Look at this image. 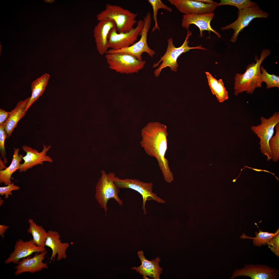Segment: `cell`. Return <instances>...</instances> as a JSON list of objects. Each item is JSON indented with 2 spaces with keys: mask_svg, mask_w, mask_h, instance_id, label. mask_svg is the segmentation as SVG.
<instances>
[{
  "mask_svg": "<svg viewBox=\"0 0 279 279\" xmlns=\"http://www.w3.org/2000/svg\"><path fill=\"white\" fill-rule=\"evenodd\" d=\"M167 135L166 125L158 122H151L142 130L141 143L146 153L157 160L165 181L171 183L174 180V175L165 157Z\"/></svg>",
  "mask_w": 279,
  "mask_h": 279,
  "instance_id": "obj_1",
  "label": "cell"
},
{
  "mask_svg": "<svg viewBox=\"0 0 279 279\" xmlns=\"http://www.w3.org/2000/svg\"><path fill=\"white\" fill-rule=\"evenodd\" d=\"M271 53L269 49H263L260 58L255 55L254 59L256 63L253 62L249 64L246 67L244 73L235 74L234 87L235 96L244 92L248 94H252L256 88L262 87V82L261 78L260 66L264 60Z\"/></svg>",
  "mask_w": 279,
  "mask_h": 279,
  "instance_id": "obj_2",
  "label": "cell"
},
{
  "mask_svg": "<svg viewBox=\"0 0 279 279\" xmlns=\"http://www.w3.org/2000/svg\"><path fill=\"white\" fill-rule=\"evenodd\" d=\"M192 35V32L188 29L184 41L181 46L178 48L174 45L173 39L171 37L167 39V45L166 50L165 54L160 58V60L156 63H154L153 65V68H156L159 66L158 68L154 71V75L158 77L162 70L164 68L168 67L170 68L171 71L176 72L177 71L178 65L177 60L179 56L182 53L189 51L192 49H199L207 50L203 47L202 45L196 47H190L189 46V39Z\"/></svg>",
  "mask_w": 279,
  "mask_h": 279,
  "instance_id": "obj_3",
  "label": "cell"
},
{
  "mask_svg": "<svg viewBox=\"0 0 279 279\" xmlns=\"http://www.w3.org/2000/svg\"><path fill=\"white\" fill-rule=\"evenodd\" d=\"M137 13L132 12L118 5L107 4L105 9L96 16L99 21L105 18L113 20L116 24L118 33L128 32L134 28V26L137 22L136 18Z\"/></svg>",
  "mask_w": 279,
  "mask_h": 279,
  "instance_id": "obj_4",
  "label": "cell"
},
{
  "mask_svg": "<svg viewBox=\"0 0 279 279\" xmlns=\"http://www.w3.org/2000/svg\"><path fill=\"white\" fill-rule=\"evenodd\" d=\"M101 176L95 187V197L105 213L108 210L107 204L111 198H113L120 205H123L122 200L119 197V189L114 182L116 177L114 172L107 173L104 170L101 171Z\"/></svg>",
  "mask_w": 279,
  "mask_h": 279,
  "instance_id": "obj_5",
  "label": "cell"
},
{
  "mask_svg": "<svg viewBox=\"0 0 279 279\" xmlns=\"http://www.w3.org/2000/svg\"><path fill=\"white\" fill-rule=\"evenodd\" d=\"M105 58L109 68L121 74L137 73L143 68L146 63L145 61L139 60L132 55L125 52L106 54Z\"/></svg>",
  "mask_w": 279,
  "mask_h": 279,
  "instance_id": "obj_6",
  "label": "cell"
},
{
  "mask_svg": "<svg viewBox=\"0 0 279 279\" xmlns=\"http://www.w3.org/2000/svg\"><path fill=\"white\" fill-rule=\"evenodd\" d=\"M260 120V124L251 126V129L260 139V149L261 153L267 156V160L269 161L272 159L269 142L273 136L276 125L279 123V113L275 112L268 118L262 116Z\"/></svg>",
  "mask_w": 279,
  "mask_h": 279,
  "instance_id": "obj_7",
  "label": "cell"
},
{
  "mask_svg": "<svg viewBox=\"0 0 279 279\" xmlns=\"http://www.w3.org/2000/svg\"><path fill=\"white\" fill-rule=\"evenodd\" d=\"M237 19L234 22L224 27L220 28L222 30L230 29L234 30V33L230 41L235 43L240 32L247 26L254 19L257 18L268 19L269 14L261 9L256 3L254 5L241 10L237 12Z\"/></svg>",
  "mask_w": 279,
  "mask_h": 279,
  "instance_id": "obj_8",
  "label": "cell"
},
{
  "mask_svg": "<svg viewBox=\"0 0 279 279\" xmlns=\"http://www.w3.org/2000/svg\"><path fill=\"white\" fill-rule=\"evenodd\" d=\"M114 182L119 189H130L137 191L141 194L143 198L142 209L145 214L147 213L145 208L147 200H154L162 204L166 203V201L152 192L153 184L152 183L145 182L136 179H122L116 176L114 179Z\"/></svg>",
  "mask_w": 279,
  "mask_h": 279,
  "instance_id": "obj_9",
  "label": "cell"
},
{
  "mask_svg": "<svg viewBox=\"0 0 279 279\" xmlns=\"http://www.w3.org/2000/svg\"><path fill=\"white\" fill-rule=\"evenodd\" d=\"M152 20L151 13L148 12L144 18V26L141 32V38L137 42L126 48L118 50L110 49L107 50L106 54L125 52L132 55L139 60H142V55L143 53L145 52L153 57L155 54V52L150 48L147 42L148 34L150 28Z\"/></svg>",
  "mask_w": 279,
  "mask_h": 279,
  "instance_id": "obj_10",
  "label": "cell"
},
{
  "mask_svg": "<svg viewBox=\"0 0 279 279\" xmlns=\"http://www.w3.org/2000/svg\"><path fill=\"white\" fill-rule=\"evenodd\" d=\"M136 27L127 32L119 33L117 27L112 28L107 36L108 48L114 50L126 48L133 45L140 35L144 24L143 20H140Z\"/></svg>",
  "mask_w": 279,
  "mask_h": 279,
  "instance_id": "obj_11",
  "label": "cell"
},
{
  "mask_svg": "<svg viewBox=\"0 0 279 279\" xmlns=\"http://www.w3.org/2000/svg\"><path fill=\"white\" fill-rule=\"evenodd\" d=\"M279 273L278 270L267 265L246 264L242 268L236 269L231 278L239 276H247L252 279H276Z\"/></svg>",
  "mask_w": 279,
  "mask_h": 279,
  "instance_id": "obj_12",
  "label": "cell"
},
{
  "mask_svg": "<svg viewBox=\"0 0 279 279\" xmlns=\"http://www.w3.org/2000/svg\"><path fill=\"white\" fill-rule=\"evenodd\" d=\"M180 12L184 15L202 14L213 12L218 6V3H203L196 0H168Z\"/></svg>",
  "mask_w": 279,
  "mask_h": 279,
  "instance_id": "obj_13",
  "label": "cell"
},
{
  "mask_svg": "<svg viewBox=\"0 0 279 279\" xmlns=\"http://www.w3.org/2000/svg\"><path fill=\"white\" fill-rule=\"evenodd\" d=\"M51 147L50 145L43 144V150L39 152L35 148L26 145L22 146V149L26 153V155L22 158L24 162L19 167V171L21 172H25L36 165H43L44 161L52 162V159L47 155V152Z\"/></svg>",
  "mask_w": 279,
  "mask_h": 279,
  "instance_id": "obj_14",
  "label": "cell"
},
{
  "mask_svg": "<svg viewBox=\"0 0 279 279\" xmlns=\"http://www.w3.org/2000/svg\"><path fill=\"white\" fill-rule=\"evenodd\" d=\"M95 26L94 30V37L99 53L101 55L106 53L108 50L107 36L110 30L116 27L113 19L105 18L101 19Z\"/></svg>",
  "mask_w": 279,
  "mask_h": 279,
  "instance_id": "obj_15",
  "label": "cell"
},
{
  "mask_svg": "<svg viewBox=\"0 0 279 279\" xmlns=\"http://www.w3.org/2000/svg\"><path fill=\"white\" fill-rule=\"evenodd\" d=\"M45 250V247L36 245L33 239L25 241L19 239L16 242L13 251L4 262L6 264L12 263L17 264L20 259L30 255L34 253L41 252Z\"/></svg>",
  "mask_w": 279,
  "mask_h": 279,
  "instance_id": "obj_16",
  "label": "cell"
},
{
  "mask_svg": "<svg viewBox=\"0 0 279 279\" xmlns=\"http://www.w3.org/2000/svg\"><path fill=\"white\" fill-rule=\"evenodd\" d=\"M214 14L213 12L206 14L183 15L182 20V26L188 30L190 25L194 24L199 29V36L200 37H203V32L207 30L208 32L210 35L212 32L220 38L221 37V34L213 29L210 25L211 22L213 18Z\"/></svg>",
  "mask_w": 279,
  "mask_h": 279,
  "instance_id": "obj_17",
  "label": "cell"
},
{
  "mask_svg": "<svg viewBox=\"0 0 279 279\" xmlns=\"http://www.w3.org/2000/svg\"><path fill=\"white\" fill-rule=\"evenodd\" d=\"M47 253L45 250L32 258L30 255L21 259L14 268L16 269L15 275L18 276L25 272L34 273L43 269L48 268V264L43 262Z\"/></svg>",
  "mask_w": 279,
  "mask_h": 279,
  "instance_id": "obj_18",
  "label": "cell"
},
{
  "mask_svg": "<svg viewBox=\"0 0 279 279\" xmlns=\"http://www.w3.org/2000/svg\"><path fill=\"white\" fill-rule=\"evenodd\" d=\"M61 236L57 231L49 230L45 242V246L50 248L52 250L50 263L54 261L57 255V260L60 261L67 258L66 251L69 246L67 243H63L60 239Z\"/></svg>",
  "mask_w": 279,
  "mask_h": 279,
  "instance_id": "obj_19",
  "label": "cell"
},
{
  "mask_svg": "<svg viewBox=\"0 0 279 279\" xmlns=\"http://www.w3.org/2000/svg\"><path fill=\"white\" fill-rule=\"evenodd\" d=\"M138 256L142 262L141 265L138 267H134L131 269L135 270L144 276H148L153 279H159L162 273V268L159 265L160 259L159 257L152 260H148L144 257L143 251H138Z\"/></svg>",
  "mask_w": 279,
  "mask_h": 279,
  "instance_id": "obj_20",
  "label": "cell"
},
{
  "mask_svg": "<svg viewBox=\"0 0 279 279\" xmlns=\"http://www.w3.org/2000/svg\"><path fill=\"white\" fill-rule=\"evenodd\" d=\"M30 97L19 102L15 108L10 112L9 117L2 126L6 133L7 138L9 137L17 126L19 121L24 117L27 111L26 107Z\"/></svg>",
  "mask_w": 279,
  "mask_h": 279,
  "instance_id": "obj_21",
  "label": "cell"
},
{
  "mask_svg": "<svg viewBox=\"0 0 279 279\" xmlns=\"http://www.w3.org/2000/svg\"><path fill=\"white\" fill-rule=\"evenodd\" d=\"M50 78V76L49 74L45 73L32 83V94L26 106V111H27L34 103L42 95L48 84Z\"/></svg>",
  "mask_w": 279,
  "mask_h": 279,
  "instance_id": "obj_22",
  "label": "cell"
},
{
  "mask_svg": "<svg viewBox=\"0 0 279 279\" xmlns=\"http://www.w3.org/2000/svg\"><path fill=\"white\" fill-rule=\"evenodd\" d=\"M20 149L17 148L15 149L12 162L9 166L5 169L0 171V183H4L7 185L12 183L11 181L12 174L17 170L19 169L21 164L20 162L24 156L23 155L19 154Z\"/></svg>",
  "mask_w": 279,
  "mask_h": 279,
  "instance_id": "obj_23",
  "label": "cell"
},
{
  "mask_svg": "<svg viewBox=\"0 0 279 279\" xmlns=\"http://www.w3.org/2000/svg\"><path fill=\"white\" fill-rule=\"evenodd\" d=\"M205 73L211 91L215 96L218 101L222 103L228 99V93L224 86L222 80H217L208 72H206Z\"/></svg>",
  "mask_w": 279,
  "mask_h": 279,
  "instance_id": "obj_24",
  "label": "cell"
},
{
  "mask_svg": "<svg viewBox=\"0 0 279 279\" xmlns=\"http://www.w3.org/2000/svg\"><path fill=\"white\" fill-rule=\"evenodd\" d=\"M28 222L29 227L27 232L32 234L35 244L39 247H45L47 232L42 226L37 225L32 219H29Z\"/></svg>",
  "mask_w": 279,
  "mask_h": 279,
  "instance_id": "obj_25",
  "label": "cell"
},
{
  "mask_svg": "<svg viewBox=\"0 0 279 279\" xmlns=\"http://www.w3.org/2000/svg\"><path fill=\"white\" fill-rule=\"evenodd\" d=\"M259 232H255L254 234L256 235L255 237L248 236L245 235L244 233L241 236L240 238L242 239L248 238L253 239V244L256 246L261 247L262 245H267V243L273 237L279 234V229L274 233H270L267 232L263 231L260 229Z\"/></svg>",
  "mask_w": 279,
  "mask_h": 279,
  "instance_id": "obj_26",
  "label": "cell"
},
{
  "mask_svg": "<svg viewBox=\"0 0 279 279\" xmlns=\"http://www.w3.org/2000/svg\"><path fill=\"white\" fill-rule=\"evenodd\" d=\"M148 2L151 5L153 11V18L154 21L155 25L153 28L152 33L157 30L160 31V28L157 21V15L159 10L162 9L169 12H172V8L165 4L160 0H148Z\"/></svg>",
  "mask_w": 279,
  "mask_h": 279,
  "instance_id": "obj_27",
  "label": "cell"
},
{
  "mask_svg": "<svg viewBox=\"0 0 279 279\" xmlns=\"http://www.w3.org/2000/svg\"><path fill=\"white\" fill-rule=\"evenodd\" d=\"M260 69L261 72V78L262 82L266 84V89L273 87L279 89V77L274 74H270L261 65Z\"/></svg>",
  "mask_w": 279,
  "mask_h": 279,
  "instance_id": "obj_28",
  "label": "cell"
},
{
  "mask_svg": "<svg viewBox=\"0 0 279 279\" xmlns=\"http://www.w3.org/2000/svg\"><path fill=\"white\" fill-rule=\"evenodd\" d=\"M276 130L275 135L269 142V146L272 156V161L277 162L279 158V123L275 127Z\"/></svg>",
  "mask_w": 279,
  "mask_h": 279,
  "instance_id": "obj_29",
  "label": "cell"
},
{
  "mask_svg": "<svg viewBox=\"0 0 279 279\" xmlns=\"http://www.w3.org/2000/svg\"><path fill=\"white\" fill-rule=\"evenodd\" d=\"M257 3L250 0H221L218 3V6L230 5L237 7L241 10L255 5Z\"/></svg>",
  "mask_w": 279,
  "mask_h": 279,
  "instance_id": "obj_30",
  "label": "cell"
},
{
  "mask_svg": "<svg viewBox=\"0 0 279 279\" xmlns=\"http://www.w3.org/2000/svg\"><path fill=\"white\" fill-rule=\"evenodd\" d=\"M6 138H7V136L6 132L3 126H0V153L5 165L7 162L5 147V142Z\"/></svg>",
  "mask_w": 279,
  "mask_h": 279,
  "instance_id": "obj_31",
  "label": "cell"
},
{
  "mask_svg": "<svg viewBox=\"0 0 279 279\" xmlns=\"http://www.w3.org/2000/svg\"><path fill=\"white\" fill-rule=\"evenodd\" d=\"M267 245L272 252L277 257L279 256V234L271 239Z\"/></svg>",
  "mask_w": 279,
  "mask_h": 279,
  "instance_id": "obj_32",
  "label": "cell"
},
{
  "mask_svg": "<svg viewBox=\"0 0 279 279\" xmlns=\"http://www.w3.org/2000/svg\"><path fill=\"white\" fill-rule=\"evenodd\" d=\"M20 188L18 186L15 185L14 183H12L7 186L0 187V194L1 196L5 195L6 199L8 198L9 195H12V191L18 190Z\"/></svg>",
  "mask_w": 279,
  "mask_h": 279,
  "instance_id": "obj_33",
  "label": "cell"
},
{
  "mask_svg": "<svg viewBox=\"0 0 279 279\" xmlns=\"http://www.w3.org/2000/svg\"><path fill=\"white\" fill-rule=\"evenodd\" d=\"M10 112H6L3 110L0 109V126H2L8 118Z\"/></svg>",
  "mask_w": 279,
  "mask_h": 279,
  "instance_id": "obj_34",
  "label": "cell"
},
{
  "mask_svg": "<svg viewBox=\"0 0 279 279\" xmlns=\"http://www.w3.org/2000/svg\"><path fill=\"white\" fill-rule=\"evenodd\" d=\"M9 228V227L8 226L3 224L0 225V235L2 238H4V233Z\"/></svg>",
  "mask_w": 279,
  "mask_h": 279,
  "instance_id": "obj_35",
  "label": "cell"
},
{
  "mask_svg": "<svg viewBox=\"0 0 279 279\" xmlns=\"http://www.w3.org/2000/svg\"><path fill=\"white\" fill-rule=\"evenodd\" d=\"M196 1L199 2L207 4H211L214 3L215 2H214L212 0H196Z\"/></svg>",
  "mask_w": 279,
  "mask_h": 279,
  "instance_id": "obj_36",
  "label": "cell"
},
{
  "mask_svg": "<svg viewBox=\"0 0 279 279\" xmlns=\"http://www.w3.org/2000/svg\"><path fill=\"white\" fill-rule=\"evenodd\" d=\"M0 171L3 170V169H5L7 168L5 166L4 162H3L1 158L0 159Z\"/></svg>",
  "mask_w": 279,
  "mask_h": 279,
  "instance_id": "obj_37",
  "label": "cell"
},
{
  "mask_svg": "<svg viewBox=\"0 0 279 279\" xmlns=\"http://www.w3.org/2000/svg\"><path fill=\"white\" fill-rule=\"evenodd\" d=\"M54 1H55L53 0H49L45 1L46 2H47L50 3H53V2H54Z\"/></svg>",
  "mask_w": 279,
  "mask_h": 279,
  "instance_id": "obj_38",
  "label": "cell"
},
{
  "mask_svg": "<svg viewBox=\"0 0 279 279\" xmlns=\"http://www.w3.org/2000/svg\"><path fill=\"white\" fill-rule=\"evenodd\" d=\"M4 201L1 198H0V206H1L3 204Z\"/></svg>",
  "mask_w": 279,
  "mask_h": 279,
  "instance_id": "obj_39",
  "label": "cell"
}]
</instances>
